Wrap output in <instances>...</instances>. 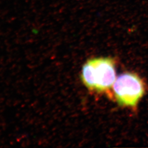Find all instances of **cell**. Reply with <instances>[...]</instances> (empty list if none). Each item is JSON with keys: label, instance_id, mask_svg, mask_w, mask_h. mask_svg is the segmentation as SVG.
I'll return each mask as SVG.
<instances>
[{"label": "cell", "instance_id": "cell-2", "mask_svg": "<svg viewBox=\"0 0 148 148\" xmlns=\"http://www.w3.org/2000/svg\"><path fill=\"white\" fill-rule=\"evenodd\" d=\"M115 99L120 106L134 108L145 93L142 79L136 74L126 73L120 75L113 85Z\"/></svg>", "mask_w": 148, "mask_h": 148}, {"label": "cell", "instance_id": "cell-1", "mask_svg": "<svg viewBox=\"0 0 148 148\" xmlns=\"http://www.w3.org/2000/svg\"><path fill=\"white\" fill-rule=\"evenodd\" d=\"M81 79L90 91L99 93L108 90L116 79L114 61L110 58L88 60L82 66Z\"/></svg>", "mask_w": 148, "mask_h": 148}]
</instances>
